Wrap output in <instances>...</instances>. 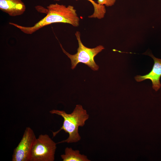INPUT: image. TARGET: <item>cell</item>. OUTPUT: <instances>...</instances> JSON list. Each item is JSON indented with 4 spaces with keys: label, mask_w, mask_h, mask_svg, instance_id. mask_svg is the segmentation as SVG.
<instances>
[{
    "label": "cell",
    "mask_w": 161,
    "mask_h": 161,
    "mask_svg": "<svg viewBox=\"0 0 161 161\" xmlns=\"http://www.w3.org/2000/svg\"><path fill=\"white\" fill-rule=\"evenodd\" d=\"M46 16L32 27H25L12 22L9 24L17 28L23 33L31 34L45 26L55 23H64L70 24L75 27L79 25V18L73 6L66 7L57 3L49 4L44 8Z\"/></svg>",
    "instance_id": "obj_1"
},
{
    "label": "cell",
    "mask_w": 161,
    "mask_h": 161,
    "mask_svg": "<svg viewBox=\"0 0 161 161\" xmlns=\"http://www.w3.org/2000/svg\"><path fill=\"white\" fill-rule=\"evenodd\" d=\"M49 112L62 117L64 119L63 125L60 129L52 132L53 136L55 137L61 130H64L69 134L68 138L57 143H77L81 139L78 132L79 127H83L86 121L88 119L89 115L82 105L77 104L70 114H67L64 111L53 109Z\"/></svg>",
    "instance_id": "obj_2"
},
{
    "label": "cell",
    "mask_w": 161,
    "mask_h": 161,
    "mask_svg": "<svg viewBox=\"0 0 161 161\" xmlns=\"http://www.w3.org/2000/svg\"><path fill=\"white\" fill-rule=\"evenodd\" d=\"M75 35L78 44L76 53L74 55L70 54L64 50L61 44L60 43L63 52L71 60V69H74L79 63H82L87 65L93 71H97L99 67L95 62L94 58L104 49V47L99 45L94 48H88L84 46L82 43L80 38V32L77 31Z\"/></svg>",
    "instance_id": "obj_3"
},
{
    "label": "cell",
    "mask_w": 161,
    "mask_h": 161,
    "mask_svg": "<svg viewBox=\"0 0 161 161\" xmlns=\"http://www.w3.org/2000/svg\"><path fill=\"white\" fill-rule=\"evenodd\" d=\"M56 143L47 134H41L32 145L30 161H54Z\"/></svg>",
    "instance_id": "obj_4"
},
{
    "label": "cell",
    "mask_w": 161,
    "mask_h": 161,
    "mask_svg": "<svg viewBox=\"0 0 161 161\" xmlns=\"http://www.w3.org/2000/svg\"><path fill=\"white\" fill-rule=\"evenodd\" d=\"M36 138L32 129L27 127L20 141L14 150L12 161H30L32 148Z\"/></svg>",
    "instance_id": "obj_5"
},
{
    "label": "cell",
    "mask_w": 161,
    "mask_h": 161,
    "mask_svg": "<svg viewBox=\"0 0 161 161\" xmlns=\"http://www.w3.org/2000/svg\"><path fill=\"white\" fill-rule=\"evenodd\" d=\"M148 55L154 60V64L152 70L148 74L144 75H137L135 79L137 82H141L148 79L152 82V88L157 91L161 87L160 79L161 77V59L155 57L152 53H149Z\"/></svg>",
    "instance_id": "obj_6"
},
{
    "label": "cell",
    "mask_w": 161,
    "mask_h": 161,
    "mask_svg": "<svg viewBox=\"0 0 161 161\" xmlns=\"http://www.w3.org/2000/svg\"><path fill=\"white\" fill-rule=\"evenodd\" d=\"M26 6L21 0H0V9L13 17L23 14Z\"/></svg>",
    "instance_id": "obj_7"
},
{
    "label": "cell",
    "mask_w": 161,
    "mask_h": 161,
    "mask_svg": "<svg viewBox=\"0 0 161 161\" xmlns=\"http://www.w3.org/2000/svg\"><path fill=\"white\" fill-rule=\"evenodd\" d=\"M63 161H90L86 156L80 153L79 150H74L72 148L67 147L64 154L61 155Z\"/></svg>",
    "instance_id": "obj_8"
},
{
    "label": "cell",
    "mask_w": 161,
    "mask_h": 161,
    "mask_svg": "<svg viewBox=\"0 0 161 161\" xmlns=\"http://www.w3.org/2000/svg\"><path fill=\"white\" fill-rule=\"evenodd\" d=\"M59 1L60 0H54ZM90 2L93 6L94 11L93 13L88 16L89 18H97L99 19L103 18L106 13L105 5H100L96 3L93 0H87Z\"/></svg>",
    "instance_id": "obj_9"
},
{
    "label": "cell",
    "mask_w": 161,
    "mask_h": 161,
    "mask_svg": "<svg viewBox=\"0 0 161 161\" xmlns=\"http://www.w3.org/2000/svg\"><path fill=\"white\" fill-rule=\"evenodd\" d=\"M116 0H97V3L100 5H105L107 7L114 5Z\"/></svg>",
    "instance_id": "obj_10"
}]
</instances>
